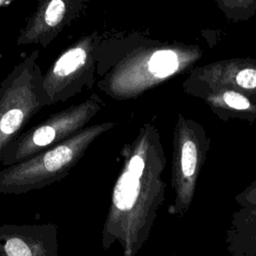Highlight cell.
I'll return each instance as SVG.
<instances>
[{
    "instance_id": "obj_10",
    "label": "cell",
    "mask_w": 256,
    "mask_h": 256,
    "mask_svg": "<svg viewBox=\"0 0 256 256\" xmlns=\"http://www.w3.org/2000/svg\"><path fill=\"white\" fill-rule=\"evenodd\" d=\"M224 100L230 107L238 110H244L250 106L249 101L243 95L234 91H227L224 94Z\"/></svg>"
},
{
    "instance_id": "obj_4",
    "label": "cell",
    "mask_w": 256,
    "mask_h": 256,
    "mask_svg": "<svg viewBox=\"0 0 256 256\" xmlns=\"http://www.w3.org/2000/svg\"><path fill=\"white\" fill-rule=\"evenodd\" d=\"M104 103L92 93L84 101L66 107L25 130L3 152L1 163L8 167L29 159L77 134L100 112Z\"/></svg>"
},
{
    "instance_id": "obj_12",
    "label": "cell",
    "mask_w": 256,
    "mask_h": 256,
    "mask_svg": "<svg viewBox=\"0 0 256 256\" xmlns=\"http://www.w3.org/2000/svg\"><path fill=\"white\" fill-rule=\"evenodd\" d=\"M169 256H175V255H169Z\"/></svg>"
},
{
    "instance_id": "obj_7",
    "label": "cell",
    "mask_w": 256,
    "mask_h": 256,
    "mask_svg": "<svg viewBox=\"0 0 256 256\" xmlns=\"http://www.w3.org/2000/svg\"><path fill=\"white\" fill-rule=\"evenodd\" d=\"M58 228L46 224H1L0 256H58Z\"/></svg>"
},
{
    "instance_id": "obj_6",
    "label": "cell",
    "mask_w": 256,
    "mask_h": 256,
    "mask_svg": "<svg viewBox=\"0 0 256 256\" xmlns=\"http://www.w3.org/2000/svg\"><path fill=\"white\" fill-rule=\"evenodd\" d=\"M87 0L39 1L35 11L21 28L17 45L38 44L47 47L86 9Z\"/></svg>"
},
{
    "instance_id": "obj_5",
    "label": "cell",
    "mask_w": 256,
    "mask_h": 256,
    "mask_svg": "<svg viewBox=\"0 0 256 256\" xmlns=\"http://www.w3.org/2000/svg\"><path fill=\"white\" fill-rule=\"evenodd\" d=\"M103 38L97 31L81 36L43 73L48 106L64 103L92 88Z\"/></svg>"
},
{
    "instance_id": "obj_11",
    "label": "cell",
    "mask_w": 256,
    "mask_h": 256,
    "mask_svg": "<svg viewBox=\"0 0 256 256\" xmlns=\"http://www.w3.org/2000/svg\"><path fill=\"white\" fill-rule=\"evenodd\" d=\"M237 83L243 87L252 89L256 87V70L254 69H244L240 71L236 76Z\"/></svg>"
},
{
    "instance_id": "obj_1",
    "label": "cell",
    "mask_w": 256,
    "mask_h": 256,
    "mask_svg": "<svg viewBox=\"0 0 256 256\" xmlns=\"http://www.w3.org/2000/svg\"><path fill=\"white\" fill-rule=\"evenodd\" d=\"M143 130L126 144L123 163L114 182L101 244L109 249L117 242L123 256H136L148 238L153 220V198L149 188L151 143Z\"/></svg>"
},
{
    "instance_id": "obj_3",
    "label": "cell",
    "mask_w": 256,
    "mask_h": 256,
    "mask_svg": "<svg viewBox=\"0 0 256 256\" xmlns=\"http://www.w3.org/2000/svg\"><path fill=\"white\" fill-rule=\"evenodd\" d=\"M38 57L39 50L32 51L0 83V162L4 150L25 131L30 120L48 106Z\"/></svg>"
},
{
    "instance_id": "obj_2",
    "label": "cell",
    "mask_w": 256,
    "mask_h": 256,
    "mask_svg": "<svg viewBox=\"0 0 256 256\" xmlns=\"http://www.w3.org/2000/svg\"><path fill=\"white\" fill-rule=\"evenodd\" d=\"M115 126L102 122L85 127L65 141L0 170V194H25L52 185L70 173L88 148Z\"/></svg>"
},
{
    "instance_id": "obj_8",
    "label": "cell",
    "mask_w": 256,
    "mask_h": 256,
    "mask_svg": "<svg viewBox=\"0 0 256 256\" xmlns=\"http://www.w3.org/2000/svg\"><path fill=\"white\" fill-rule=\"evenodd\" d=\"M153 71L156 78H165L173 74L178 68V58L174 51L169 49H160L153 52L152 55Z\"/></svg>"
},
{
    "instance_id": "obj_9",
    "label": "cell",
    "mask_w": 256,
    "mask_h": 256,
    "mask_svg": "<svg viewBox=\"0 0 256 256\" xmlns=\"http://www.w3.org/2000/svg\"><path fill=\"white\" fill-rule=\"evenodd\" d=\"M197 162V150L192 141H186L183 144L181 152V168L185 176H192Z\"/></svg>"
}]
</instances>
